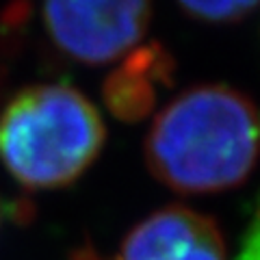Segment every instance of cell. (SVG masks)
Masks as SVG:
<instances>
[{
    "instance_id": "cell-1",
    "label": "cell",
    "mask_w": 260,
    "mask_h": 260,
    "mask_svg": "<svg viewBox=\"0 0 260 260\" xmlns=\"http://www.w3.org/2000/svg\"><path fill=\"white\" fill-rule=\"evenodd\" d=\"M152 176L186 195L230 191L260 156V111L225 85H200L172 100L145 137Z\"/></svg>"
},
{
    "instance_id": "cell-2",
    "label": "cell",
    "mask_w": 260,
    "mask_h": 260,
    "mask_svg": "<svg viewBox=\"0 0 260 260\" xmlns=\"http://www.w3.org/2000/svg\"><path fill=\"white\" fill-rule=\"evenodd\" d=\"M104 126L98 109L68 85H32L0 113V160L26 189H61L98 158Z\"/></svg>"
},
{
    "instance_id": "cell-3",
    "label": "cell",
    "mask_w": 260,
    "mask_h": 260,
    "mask_svg": "<svg viewBox=\"0 0 260 260\" xmlns=\"http://www.w3.org/2000/svg\"><path fill=\"white\" fill-rule=\"evenodd\" d=\"M152 7L141 0L48 3L42 20L54 46L80 63H109L141 42Z\"/></svg>"
},
{
    "instance_id": "cell-4",
    "label": "cell",
    "mask_w": 260,
    "mask_h": 260,
    "mask_svg": "<svg viewBox=\"0 0 260 260\" xmlns=\"http://www.w3.org/2000/svg\"><path fill=\"white\" fill-rule=\"evenodd\" d=\"M117 260H225V243L210 217L167 206L130 230Z\"/></svg>"
},
{
    "instance_id": "cell-5",
    "label": "cell",
    "mask_w": 260,
    "mask_h": 260,
    "mask_svg": "<svg viewBox=\"0 0 260 260\" xmlns=\"http://www.w3.org/2000/svg\"><path fill=\"white\" fill-rule=\"evenodd\" d=\"M180 9L193 20L210 22V24H230L245 20L251 11L260 9L258 3H247V0H225V3H182Z\"/></svg>"
},
{
    "instance_id": "cell-6",
    "label": "cell",
    "mask_w": 260,
    "mask_h": 260,
    "mask_svg": "<svg viewBox=\"0 0 260 260\" xmlns=\"http://www.w3.org/2000/svg\"><path fill=\"white\" fill-rule=\"evenodd\" d=\"M234 260H260V198L254 210V217L249 221V228L243 237L241 251Z\"/></svg>"
},
{
    "instance_id": "cell-7",
    "label": "cell",
    "mask_w": 260,
    "mask_h": 260,
    "mask_svg": "<svg viewBox=\"0 0 260 260\" xmlns=\"http://www.w3.org/2000/svg\"><path fill=\"white\" fill-rule=\"evenodd\" d=\"M0 223H3V202H0Z\"/></svg>"
}]
</instances>
